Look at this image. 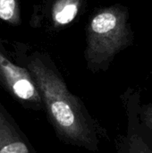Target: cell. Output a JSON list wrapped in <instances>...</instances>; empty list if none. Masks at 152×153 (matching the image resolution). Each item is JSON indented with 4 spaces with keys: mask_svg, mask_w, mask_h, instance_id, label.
I'll return each mask as SVG.
<instances>
[{
    "mask_svg": "<svg viewBox=\"0 0 152 153\" xmlns=\"http://www.w3.org/2000/svg\"><path fill=\"white\" fill-rule=\"evenodd\" d=\"M127 7L116 4L99 12L91 20L92 45L99 63H108L115 55L133 45L134 32Z\"/></svg>",
    "mask_w": 152,
    "mask_h": 153,
    "instance_id": "cell-1",
    "label": "cell"
},
{
    "mask_svg": "<svg viewBox=\"0 0 152 153\" xmlns=\"http://www.w3.org/2000/svg\"><path fill=\"white\" fill-rule=\"evenodd\" d=\"M41 80V86L43 87V91H45L48 107L54 119L67 133L74 135L77 134L80 130V126L71 102L66 96H64L61 90L56 89L54 82H48L43 76Z\"/></svg>",
    "mask_w": 152,
    "mask_h": 153,
    "instance_id": "cell-2",
    "label": "cell"
},
{
    "mask_svg": "<svg viewBox=\"0 0 152 153\" xmlns=\"http://www.w3.org/2000/svg\"><path fill=\"white\" fill-rule=\"evenodd\" d=\"M0 69L11 86L13 93L18 98L29 100H35L38 97L35 86L31 82L27 73L23 69L13 65L1 54Z\"/></svg>",
    "mask_w": 152,
    "mask_h": 153,
    "instance_id": "cell-3",
    "label": "cell"
},
{
    "mask_svg": "<svg viewBox=\"0 0 152 153\" xmlns=\"http://www.w3.org/2000/svg\"><path fill=\"white\" fill-rule=\"evenodd\" d=\"M132 100H129V115L132 117L133 121V132L132 136L128 139V152H152V149L150 148L149 144L144 142L140 134H138L135 129L140 128V118H139V108H140V92L139 91H134L131 96Z\"/></svg>",
    "mask_w": 152,
    "mask_h": 153,
    "instance_id": "cell-4",
    "label": "cell"
},
{
    "mask_svg": "<svg viewBox=\"0 0 152 153\" xmlns=\"http://www.w3.org/2000/svg\"><path fill=\"white\" fill-rule=\"evenodd\" d=\"M78 13V3L75 0H60L54 8V18L60 24L71 22Z\"/></svg>",
    "mask_w": 152,
    "mask_h": 153,
    "instance_id": "cell-5",
    "label": "cell"
},
{
    "mask_svg": "<svg viewBox=\"0 0 152 153\" xmlns=\"http://www.w3.org/2000/svg\"><path fill=\"white\" fill-rule=\"evenodd\" d=\"M0 123V153H26L29 152L26 145L13 139L8 134L6 128Z\"/></svg>",
    "mask_w": 152,
    "mask_h": 153,
    "instance_id": "cell-6",
    "label": "cell"
},
{
    "mask_svg": "<svg viewBox=\"0 0 152 153\" xmlns=\"http://www.w3.org/2000/svg\"><path fill=\"white\" fill-rule=\"evenodd\" d=\"M16 15L15 0H0V19L11 22Z\"/></svg>",
    "mask_w": 152,
    "mask_h": 153,
    "instance_id": "cell-7",
    "label": "cell"
},
{
    "mask_svg": "<svg viewBox=\"0 0 152 153\" xmlns=\"http://www.w3.org/2000/svg\"><path fill=\"white\" fill-rule=\"evenodd\" d=\"M139 118L143 126L152 133V102L140 105Z\"/></svg>",
    "mask_w": 152,
    "mask_h": 153,
    "instance_id": "cell-8",
    "label": "cell"
}]
</instances>
